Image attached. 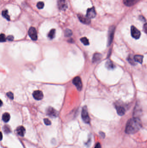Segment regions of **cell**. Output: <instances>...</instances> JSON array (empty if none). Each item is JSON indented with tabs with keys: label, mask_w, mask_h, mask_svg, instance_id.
Instances as JSON below:
<instances>
[{
	"label": "cell",
	"mask_w": 147,
	"mask_h": 148,
	"mask_svg": "<svg viewBox=\"0 0 147 148\" xmlns=\"http://www.w3.org/2000/svg\"><path fill=\"white\" fill-rule=\"evenodd\" d=\"M28 35L32 40H36L38 39L37 33L36 29L33 27H31L29 29L28 32Z\"/></svg>",
	"instance_id": "cell-7"
},
{
	"label": "cell",
	"mask_w": 147,
	"mask_h": 148,
	"mask_svg": "<svg viewBox=\"0 0 147 148\" xmlns=\"http://www.w3.org/2000/svg\"><path fill=\"white\" fill-rule=\"evenodd\" d=\"M0 42H4L6 40V39L5 37V36L4 34H1L0 36Z\"/></svg>",
	"instance_id": "cell-27"
},
{
	"label": "cell",
	"mask_w": 147,
	"mask_h": 148,
	"mask_svg": "<svg viewBox=\"0 0 147 148\" xmlns=\"http://www.w3.org/2000/svg\"><path fill=\"white\" fill-rule=\"evenodd\" d=\"M44 121L45 124L47 126H48V125H51L52 123L50 121V120L49 119H47V118H45V119H44Z\"/></svg>",
	"instance_id": "cell-28"
},
{
	"label": "cell",
	"mask_w": 147,
	"mask_h": 148,
	"mask_svg": "<svg viewBox=\"0 0 147 148\" xmlns=\"http://www.w3.org/2000/svg\"><path fill=\"white\" fill-rule=\"evenodd\" d=\"M101 56H102L101 55L100 53H95L94 55L93 59H92L93 62H97L99 60H100L101 58Z\"/></svg>",
	"instance_id": "cell-16"
},
{
	"label": "cell",
	"mask_w": 147,
	"mask_h": 148,
	"mask_svg": "<svg viewBox=\"0 0 147 148\" xmlns=\"http://www.w3.org/2000/svg\"><path fill=\"white\" fill-rule=\"evenodd\" d=\"M2 15L3 17L4 18L6 19L8 21H10V16L8 14V12L7 10H3L2 12Z\"/></svg>",
	"instance_id": "cell-20"
},
{
	"label": "cell",
	"mask_w": 147,
	"mask_h": 148,
	"mask_svg": "<svg viewBox=\"0 0 147 148\" xmlns=\"http://www.w3.org/2000/svg\"><path fill=\"white\" fill-rule=\"evenodd\" d=\"M46 114L51 118H56L58 116V112L52 107H49L47 108Z\"/></svg>",
	"instance_id": "cell-3"
},
{
	"label": "cell",
	"mask_w": 147,
	"mask_h": 148,
	"mask_svg": "<svg viewBox=\"0 0 147 148\" xmlns=\"http://www.w3.org/2000/svg\"><path fill=\"white\" fill-rule=\"evenodd\" d=\"M115 30V27L114 26H112L109 29L108 38V46H110L113 41V40L114 39Z\"/></svg>",
	"instance_id": "cell-6"
},
{
	"label": "cell",
	"mask_w": 147,
	"mask_h": 148,
	"mask_svg": "<svg viewBox=\"0 0 147 148\" xmlns=\"http://www.w3.org/2000/svg\"><path fill=\"white\" fill-rule=\"evenodd\" d=\"M72 35V31L69 29H67L65 30L64 32L65 36L66 37H70Z\"/></svg>",
	"instance_id": "cell-24"
},
{
	"label": "cell",
	"mask_w": 147,
	"mask_h": 148,
	"mask_svg": "<svg viewBox=\"0 0 147 148\" xmlns=\"http://www.w3.org/2000/svg\"><path fill=\"white\" fill-rule=\"evenodd\" d=\"M99 134H100V135H101V137H102L103 138H104L105 137V134L103 132H100Z\"/></svg>",
	"instance_id": "cell-33"
},
{
	"label": "cell",
	"mask_w": 147,
	"mask_h": 148,
	"mask_svg": "<svg viewBox=\"0 0 147 148\" xmlns=\"http://www.w3.org/2000/svg\"><path fill=\"white\" fill-rule=\"evenodd\" d=\"M141 108H140L139 106H138L137 104V105H136L135 107V108L134 111V113H133L134 117L139 118L140 115H141Z\"/></svg>",
	"instance_id": "cell-15"
},
{
	"label": "cell",
	"mask_w": 147,
	"mask_h": 148,
	"mask_svg": "<svg viewBox=\"0 0 147 148\" xmlns=\"http://www.w3.org/2000/svg\"><path fill=\"white\" fill-rule=\"evenodd\" d=\"M72 83L75 85L79 91L81 90L83 87V85L81 79L80 78V77L77 76L74 78L72 80Z\"/></svg>",
	"instance_id": "cell-5"
},
{
	"label": "cell",
	"mask_w": 147,
	"mask_h": 148,
	"mask_svg": "<svg viewBox=\"0 0 147 148\" xmlns=\"http://www.w3.org/2000/svg\"><path fill=\"white\" fill-rule=\"evenodd\" d=\"M106 67L108 69H113L115 68V66L111 60H108L106 63Z\"/></svg>",
	"instance_id": "cell-19"
},
{
	"label": "cell",
	"mask_w": 147,
	"mask_h": 148,
	"mask_svg": "<svg viewBox=\"0 0 147 148\" xmlns=\"http://www.w3.org/2000/svg\"><path fill=\"white\" fill-rule=\"evenodd\" d=\"M116 111L118 114L119 116H123L126 113V109H125L124 107L121 106L120 105L116 106Z\"/></svg>",
	"instance_id": "cell-13"
},
{
	"label": "cell",
	"mask_w": 147,
	"mask_h": 148,
	"mask_svg": "<svg viewBox=\"0 0 147 148\" xmlns=\"http://www.w3.org/2000/svg\"><path fill=\"white\" fill-rule=\"evenodd\" d=\"M16 132L18 134V135L21 136H23L26 132V130L25 128L23 126H20L17 128L16 130Z\"/></svg>",
	"instance_id": "cell-14"
},
{
	"label": "cell",
	"mask_w": 147,
	"mask_h": 148,
	"mask_svg": "<svg viewBox=\"0 0 147 148\" xmlns=\"http://www.w3.org/2000/svg\"><path fill=\"white\" fill-rule=\"evenodd\" d=\"M78 16V18L81 23L85 24H89L91 23L90 19L88 18L87 16L85 17L84 16L80 14H79Z\"/></svg>",
	"instance_id": "cell-10"
},
{
	"label": "cell",
	"mask_w": 147,
	"mask_h": 148,
	"mask_svg": "<svg viewBox=\"0 0 147 148\" xmlns=\"http://www.w3.org/2000/svg\"><path fill=\"white\" fill-rule=\"evenodd\" d=\"M7 39H8V40L11 41H13V40L14 37H13V36H8L7 37Z\"/></svg>",
	"instance_id": "cell-30"
},
{
	"label": "cell",
	"mask_w": 147,
	"mask_h": 148,
	"mask_svg": "<svg viewBox=\"0 0 147 148\" xmlns=\"http://www.w3.org/2000/svg\"><path fill=\"white\" fill-rule=\"evenodd\" d=\"M96 16V13L94 7L88 8L87 11L86 16L89 19L95 18Z\"/></svg>",
	"instance_id": "cell-9"
},
{
	"label": "cell",
	"mask_w": 147,
	"mask_h": 148,
	"mask_svg": "<svg viewBox=\"0 0 147 148\" xmlns=\"http://www.w3.org/2000/svg\"><path fill=\"white\" fill-rule=\"evenodd\" d=\"M80 40H81V41L82 42V43H83L85 46H87L89 44V41L86 37H83V38H81Z\"/></svg>",
	"instance_id": "cell-23"
},
{
	"label": "cell",
	"mask_w": 147,
	"mask_h": 148,
	"mask_svg": "<svg viewBox=\"0 0 147 148\" xmlns=\"http://www.w3.org/2000/svg\"><path fill=\"white\" fill-rule=\"evenodd\" d=\"M143 56L141 55H135L134 56V59L135 62H139L140 64H142L143 62Z\"/></svg>",
	"instance_id": "cell-17"
},
{
	"label": "cell",
	"mask_w": 147,
	"mask_h": 148,
	"mask_svg": "<svg viewBox=\"0 0 147 148\" xmlns=\"http://www.w3.org/2000/svg\"><path fill=\"white\" fill-rule=\"evenodd\" d=\"M82 118L83 121L86 123H89L90 122V118L88 115L87 106H84L83 108L81 113Z\"/></svg>",
	"instance_id": "cell-2"
},
{
	"label": "cell",
	"mask_w": 147,
	"mask_h": 148,
	"mask_svg": "<svg viewBox=\"0 0 147 148\" xmlns=\"http://www.w3.org/2000/svg\"><path fill=\"white\" fill-rule=\"evenodd\" d=\"M142 127V123L139 118L133 117L127 123L125 132L127 134H132L137 132Z\"/></svg>",
	"instance_id": "cell-1"
},
{
	"label": "cell",
	"mask_w": 147,
	"mask_h": 148,
	"mask_svg": "<svg viewBox=\"0 0 147 148\" xmlns=\"http://www.w3.org/2000/svg\"><path fill=\"white\" fill-rule=\"evenodd\" d=\"M34 98L37 100H41L43 97V94L41 91H35L33 93Z\"/></svg>",
	"instance_id": "cell-11"
},
{
	"label": "cell",
	"mask_w": 147,
	"mask_h": 148,
	"mask_svg": "<svg viewBox=\"0 0 147 148\" xmlns=\"http://www.w3.org/2000/svg\"><path fill=\"white\" fill-rule=\"evenodd\" d=\"M44 3L40 1V2H39L37 3V7L39 9H42L43 8H44Z\"/></svg>",
	"instance_id": "cell-26"
},
{
	"label": "cell",
	"mask_w": 147,
	"mask_h": 148,
	"mask_svg": "<svg viewBox=\"0 0 147 148\" xmlns=\"http://www.w3.org/2000/svg\"><path fill=\"white\" fill-rule=\"evenodd\" d=\"M95 148H101V145L100 143H97L96 144Z\"/></svg>",
	"instance_id": "cell-32"
},
{
	"label": "cell",
	"mask_w": 147,
	"mask_h": 148,
	"mask_svg": "<svg viewBox=\"0 0 147 148\" xmlns=\"http://www.w3.org/2000/svg\"><path fill=\"white\" fill-rule=\"evenodd\" d=\"M3 130H4V132L6 133H9L11 132L10 127H9L8 125H5L3 127Z\"/></svg>",
	"instance_id": "cell-25"
},
{
	"label": "cell",
	"mask_w": 147,
	"mask_h": 148,
	"mask_svg": "<svg viewBox=\"0 0 147 148\" xmlns=\"http://www.w3.org/2000/svg\"><path fill=\"white\" fill-rule=\"evenodd\" d=\"M55 32H56V30L55 29H52L51 30V31L49 32V34H48V37L51 39L54 38L55 35Z\"/></svg>",
	"instance_id": "cell-21"
},
{
	"label": "cell",
	"mask_w": 147,
	"mask_h": 148,
	"mask_svg": "<svg viewBox=\"0 0 147 148\" xmlns=\"http://www.w3.org/2000/svg\"><path fill=\"white\" fill-rule=\"evenodd\" d=\"M7 95L9 98H10L11 100H13V94L11 92H9L7 93Z\"/></svg>",
	"instance_id": "cell-29"
},
{
	"label": "cell",
	"mask_w": 147,
	"mask_h": 148,
	"mask_svg": "<svg viewBox=\"0 0 147 148\" xmlns=\"http://www.w3.org/2000/svg\"><path fill=\"white\" fill-rule=\"evenodd\" d=\"M57 5L59 9L60 10H65L68 7L67 2L66 0H58Z\"/></svg>",
	"instance_id": "cell-8"
},
{
	"label": "cell",
	"mask_w": 147,
	"mask_h": 148,
	"mask_svg": "<svg viewBox=\"0 0 147 148\" xmlns=\"http://www.w3.org/2000/svg\"><path fill=\"white\" fill-rule=\"evenodd\" d=\"M143 30L145 33L147 34V23L144 24L143 26Z\"/></svg>",
	"instance_id": "cell-31"
},
{
	"label": "cell",
	"mask_w": 147,
	"mask_h": 148,
	"mask_svg": "<svg viewBox=\"0 0 147 148\" xmlns=\"http://www.w3.org/2000/svg\"><path fill=\"white\" fill-rule=\"evenodd\" d=\"M128 61L130 64L133 65H135V61L134 59V57H133L132 55H130L129 56L128 58Z\"/></svg>",
	"instance_id": "cell-22"
},
{
	"label": "cell",
	"mask_w": 147,
	"mask_h": 148,
	"mask_svg": "<svg viewBox=\"0 0 147 148\" xmlns=\"http://www.w3.org/2000/svg\"><path fill=\"white\" fill-rule=\"evenodd\" d=\"M131 34L132 37L136 39H139L141 36L140 31L134 26L131 27Z\"/></svg>",
	"instance_id": "cell-4"
},
{
	"label": "cell",
	"mask_w": 147,
	"mask_h": 148,
	"mask_svg": "<svg viewBox=\"0 0 147 148\" xmlns=\"http://www.w3.org/2000/svg\"><path fill=\"white\" fill-rule=\"evenodd\" d=\"M140 0H123L124 4L128 7H131L139 2Z\"/></svg>",
	"instance_id": "cell-12"
},
{
	"label": "cell",
	"mask_w": 147,
	"mask_h": 148,
	"mask_svg": "<svg viewBox=\"0 0 147 148\" xmlns=\"http://www.w3.org/2000/svg\"><path fill=\"white\" fill-rule=\"evenodd\" d=\"M10 115L8 113H5L2 116L3 120L5 122L7 123L8 122L10 119Z\"/></svg>",
	"instance_id": "cell-18"
}]
</instances>
